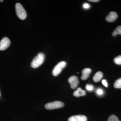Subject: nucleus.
Masks as SVG:
<instances>
[{
  "label": "nucleus",
  "instance_id": "obj_20",
  "mask_svg": "<svg viewBox=\"0 0 121 121\" xmlns=\"http://www.w3.org/2000/svg\"><path fill=\"white\" fill-rule=\"evenodd\" d=\"M89 1L92 2H97L99 1V0H89Z\"/></svg>",
  "mask_w": 121,
  "mask_h": 121
},
{
  "label": "nucleus",
  "instance_id": "obj_1",
  "mask_svg": "<svg viewBox=\"0 0 121 121\" xmlns=\"http://www.w3.org/2000/svg\"><path fill=\"white\" fill-rule=\"evenodd\" d=\"M45 58V55L42 52H39L33 60L31 63V66L33 68H36L43 63Z\"/></svg>",
  "mask_w": 121,
  "mask_h": 121
},
{
  "label": "nucleus",
  "instance_id": "obj_17",
  "mask_svg": "<svg viewBox=\"0 0 121 121\" xmlns=\"http://www.w3.org/2000/svg\"><path fill=\"white\" fill-rule=\"evenodd\" d=\"M96 93L98 95H101L104 94V91L101 89H98L96 91Z\"/></svg>",
  "mask_w": 121,
  "mask_h": 121
},
{
  "label": "nucleus",
  "instance_id": "obj_18",
  "mask_svg": "<svg viewBox=\"0 0 121 121\" xmlns=\"http://www.w3.org/2000/svg\"><path fill=\"white\" fill-rule=\"evenodd\" d=\"M90 5L89 4H87V3H84L83 5V8L84 9H89L90 8Z\"/></svg>",
  "mask_w": 121,
  "mask_h": 121
},
{
  "label": "nucleus",
  "instance_id": "obj_9",
  "mask_svg": "<svg viewBox=\"0 0 121 121\" xmlns=\"http://www.w3.org/2000/svg\"><path fill=\"white\" fill-rule=\"evenodd\" d=\"M91 72V70L89 68H85L82 71L81 79L82 80H86L89 78L90 74Z\"/></svg>",
  "mask_w": 121,
  "mask_h": 121
},
{
  "label": "nucleus",
  "instance_id": "obj_3",
  "mask_svg": "<svg viewBox=\"0 0 121 121\" xmlns=\"http://www.w3.org/2000/svg\"><path fill=\"white\" fill-rule=\"evenodd\" d=\"M64 105V103L60 101H55L47 103L45 104L44 107L47 109L52 110L62 108Z\"/></svg>",
  "mask_w": 121,
  "mask_h": 121
},
{
  "label": "nucleus",
  "instance_id": "obj_5",
  "mask_svg": "<svg viewBox=\"0 0 121 121\" xmlns=\"http://www.w3.org/2000/svg\"><path fill=\"white\" fill-rule=\"evenodd\" d=\"M10 40L8 38L4 37L0 41V51L6 50L10 45Z\"/></svg>",
  "mask_w": 121,
  "mask_h": 121
},
{
  "label": "nucleus",
  "instance_id": "obj_14",
  "mask_svg": "<svg viewBox=\"0 0 121 121\" xmlns=\"http://www.w3.org/2000/svg\"><path fill=\"white\" fill-rule=\"evenodd\" d=\"M114 61L116 64L121 65V55L117 56L114 59Z\"/></svg>",
  "mask_w": 121,
  "mask_h": 121
},
{
  "label": "nucleus",
  "instance_id": "obj_6",
  "mask_svg": "<svg viewBox=\"0 0 121 121\" xmlns=\"http://www.w3.org/2000/svg\"><path fill=\"white\" fill-rule=\"evenodd\" d=\"M68 81L70 84L71 87L72 89H75L78 87L79 84V81L78 77L76 76H71L68 79Z\"/></svg>",
  "mask_w": 121,
  "mask_h": 121
},
{
  "label": "nucleus",
  "instance_id": "obj_13",
  "mask_svg": "<svg viewBox=\"0 0 121 121\" xmlns=\"http://www.w3.org/2000/svg\"><path fill=\"white\" fill-rule=\"evenodd\" d=\"M114 86L117 89L121 88V78L117 79L114 84Z\"/></svg>",
  "mask_w": 121,
  "mask_h": 121
},
{
  "label": "nucleus",
  "instance_id": "obj_19",
  "mask_svg": "<svg viewBox=\"0 0 121 121\" xmlns=\"http://www.w3.org/2000/svg\"><path fill=\"white\" fill-rule=\"evenodd\" d=\"M102 83L104 85V86L106 87H107L108 86V83H107V82L106 79H103L102 80Z\"/></svg>",
  "mask_w": 121,
  "mask_h": 121
},
{
  "label": "nucleus",
  "instance_id": "obj_2",
  "mask_svg": "<svg viewBox=\"0 0 121 121\" xmlns=\"http://www.w3.org/2000/svg\"><path fill=\"white\" fill-rule=\"evenodd\" d=\"M15 9L16 13L18 17L21 20L25 19L27 17V13L22 4L20 3H17L15 5Z\"/></svg>",
  "mask_w": 121,
  "mask_h": 121
},
{
  "label": "nucleus",
  "instance_id": "obj_21",
  "mask_svg": "<svg viewBox=\"0 0 121 121\" xmlns=\"http://www.w3.org/2000/svg\"><path fill=\"white\" fill-rule=\"evenodd\" d=\"M3 0H0V2H3Z\"/></svg>",
  "mask_w": 121,
  "mask_h": 121
},
{
  "label": "nucleus",
  "instance_id": "obj_16",
  "mask_svg": "<svg viewBox=\"0 0 121 121\" xmlns=\"http://www.w3.org/2000/svg\"><path fill=\"white\" fill-rule=\"evenodd\" d=\"M86 89L89 91H93L94 89V86L93 85L91 84H87L86 86Z\"/></svg>",
  "mask_w": 121,
  "mask_h": 121
},
{
  "label": "nucleus",
  "instance_id": "obj_10",
  "mask_svg": "<svg viewBox=\"0 0 121 121\" xmlns=\"http://www.w3.org/2000/svg\"><path fill=\"white\" fill-rule=\"evenodd\" d=\"M73 94L75 97H79L86 95V92L85 91L82 90V88L78 87L74 91Z\"/></svg>",
  "mask_w": 121,
  "mask_h": 121
},
{
  "label": "nucleus",
  "instance_id": "obj_4",
  "mask_svg": "<svg viewBox=\"0 0 121 121\" xmlns=\"http://www.w3.org/2000/svg\"><path fill=\"white\" fill-rule=\"evenodd\" d=\"M66 63L64 61H61L58 63L52 70V75L55 76L58 75L61 72L62 69L66 66Z\"/></svg>",
  "mask_w": 121,
  "mask_h": 121
},
{
  "label": "nucleus",
  "instance_id": "obj_7",
  "mask_svg": "<svg viewBox=\"0 0 121 121\" xmlns=\"http://www.w3.org/2000/svg\"><path fill=\"white\" fill-rule=\"evenodd\" d=\"M87 118L85 115H78L70 117L68 121H87Z\"/></svg>",
  "mask_w": 121,
  "mask_h": 121
},
{
  "label": "nucleus",
  "instance_id": "obj_11",
  "mask_svg": "<svg viewBox=\"0 0 121 121\" xmlns=\"http://www.w3.org/2000/svg\"><path fill=\"white\" fill-rule=\"evenodd\" d=\"M103 76V74L101 71H98L93 76V80L95 82H98L101 80Z\"/></svg>",
  "mask_w": 121,
  "mask_h": 121
},
{
  "label": "nucleus",
  "instance_id": "obj_15",
  "mask_svg": "<svg viewBox=\"0 0 121 121\" xmlns=\"http://www.w3.org/2000/svg\"><path fill=\"white\" fill-rule=\"evenodd\" d=\"M108 121H119L117 116L114 115H112L109 117Z\"/></svg>",
  "mask_w": 121,
  "mask_h": 121
},
{
  "label": "nucleus",
  "instance_id": "obj_12",
  "mask_svg": "<svg viewBox=\"0 0 121 121\" xmlns=\"http://www.w3.org/2000/svg\"><path fill=\"white\" fill-rule=\"evenodd\" d=\"M117 35H121V26L117 27L113 31L112 34L113 36H115Z\"/></svg>",
  "mask_w": 121,
  "mask_h": 121
},
{
  "label": "nucleus",
  "instance_id": "obj_8",
  "mask_svg": "<svg viewBox=\"0 0 121 121\" xmlns=\"http://www.w3.org/2000/svg\"><path fill=\"white\" fill-rule=\"evenodd\" d=\"M117 17L118 15L117 13L114 12H111L106 17V20L107 22H113L117 19Z\"/></svg>",
  "mask_w": 121,
  "mask_h": 121
}]
</instances>
